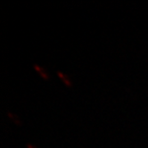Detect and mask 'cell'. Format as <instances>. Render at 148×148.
<instances>
[{
    "instance_id": "obj_1",
    "label": "cell",
    "mask_w": 148,
    "mask_h": 148,
    "mask_svg": "<svg viewBox=\"0 0 148 148\" xmlns=\"http://www.w3.org/2000/svg\"><path fill=\"white\" fill-rule=\"evenodd\" d=\"M33 69L37 72L38 75L43 80L48 81L50 79V74H49L48 71L45 67L38 64V63H35V64L33 65Z\"/></svg>"
},
{
    "instance_id": "obj_2",
    "label": "cell",
    "mask_w": 148,
    "mask_h": 148,
    "mask_svg": "<svg viewBox=\"0 0 148 148\" xmlns=\"http://www.w3.org/2000/svg\"><path fill=\"white\" fill-rule=\"evenodd\" d=\"M56 75L59 78V79L62 82V84L67 88H71L73 86V81L72 79L67 75L66 73H64L63 71H56Z\"/></svg>"
},
{
    "instance_id": "obj_3",
    "label": "cell",
    "mask_w": 148,
    "mask_h": 148,
    "mask_svg": "<svg viewBox=\"0 0 148 148\" xmlns=\"http://www.w3.org/2000/svg\"><path fill=\"white\" fill-rule=\"evenodd\" d=\"M6 115H7V118H8L10 121H11L14 125H16V126H22V125H23L22 120H21V119L19 118V116H18L17 114H15V113H14V112H12L8 111V112H6Z\"/></svg>"
},
{
    "instance_id": "obj_4",
    "label": "cell",
    "mask_w": 148,
    "mask_h": 148,
    "mask_svg": "<svg viewBox=\"0 0 148 148\" xmlns=\"http://www.w3.org/2000/svg\"><path fill=\"white\" fill-rule=\"evenodd\" d=\"M26 148H38L36 145L32 144V143H27L26 144Z\"/></svg>"
}]
</instances>
